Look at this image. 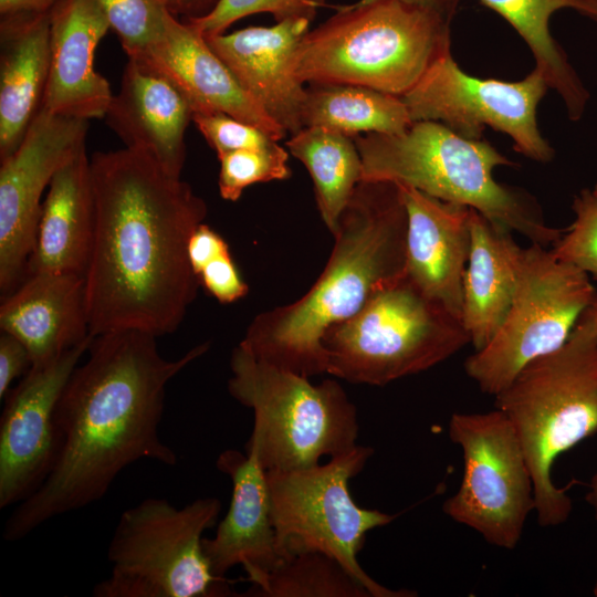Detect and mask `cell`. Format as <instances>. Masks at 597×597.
<instances>
[{
	"instance_id": "obj_7",
	"label": "cell",
	"mask_w": 597,
	"mask_h": 597,
	"mask_svg": "<svg viewBox=\"0 0 597 597\" xmlns=\"http://www.w3.org/2000/svg\"><path fill=\"white\" fill-rule=\"evenodd\" d=\"M228 391L253 410L245 451H254L265 471L314 467L357 446L356 406L335 379L317 385L308 377L255 358L240 344L230 358Z\"/></svg>"
},
{
	"instance_id": "obj_40",
	"label": "cell",
	"mask_w": 597,
	"mask_h": 597,
	"mask_svg": "<svg viewBox=\"0 0 597 597\" xmlns=\"http://www.w3.org/2000/svg\"><path fill=\"white\" fill-rule=\"evenodd\" d=\"M371 1H376V0H359L357 2L367 3ZM398 1L428 7V8L438 10L441 13L452 18L454 13L457 12L460 0H398Z\"/></svg>"
},
{
	"instance_id": "obj_26",
	"label": "cell",
	"mask_w": 597,
	"mask_h": 597,
	"mask_svg": "<svg viewBox=\"0 0 597 597\" xmlns=\"http://www.w3.org/2000/svg\"><path fill=\"white\" fill-rule=\"evenodd\" d=\"M500 14L525 41L549 88L562 97L568 117L583 116L589 93L552 36L551 17L561 9H573L597 22V0H479Z\"/></svg>"
},
{
	"instance_id": "obj_32",
	"label": "cell",
	"mask_w": 597,
	"mask_h": 597,
	"mask_svg": "<svg viewBox=\"0 0 597 597\" xmlns=\"http://www.w3.org/2000/svg\"><path fill=\"white\" fill-rule=\"evenodd\" d=\"M326 7V0H219L206 15L186 20L205 38L224 33L238 20L259 13L272 14L275 22L290 18H307Z\"/></svg>"
},
{
	"instance_id": "obj_5",
	"label": "cell",
	"mask_w": 597,
	"mask_h": 597,
	"mask_svg": "<svg viewBox=\"0 0 597 597\" xmlns=\"http://www.w3.org/2000/svg\"><path fill=\"white\" fill-rule=\"evenodd\" d=\"M354 142L362 180L407 185L467 206L531 243L553 245L563 233L546 224L528 198L495 180V168L515 163L488 140L465 138L439 122L416 121L400 134L368 133Z\"/></svg>"
},
{
	"instance_id": "obj_25",
	"label": "cell",
	"mask_w": 597,
	"mask_h": 597,
	"mask_svg": "<svg viewBox=\"0 0 597 597\" xmlns=\"http://www.w3.org/2000/svg\"><path fill=\"white\" fill-rule=\"evenodd\" d=\"M471 248L463 280L462 321L474 350L494 336L513 301L523 248L512 231L471 210Z\"/></svg>"
},
{
	"instance_id": "obj_33",
	"label": "cell",
	"mask_w": 597,
	"mask_h": 597,
	"mask_svg": "<svg viewBox=\"0 0 597 597\" xmlns=\"http://www.w3.org/2000/svg\"><path fill=\"white\" fill-rule=\"evenodd\" d=\"M575 219L551 249L561 262L570 264L597 281V196L583 189L574 197Z\"/></svg>"
},
{
	"instance_id": "obj_16",
	"label": "cell",
	"mask_w": 597,
	"mask_h": 597,
	"mask_svg": "<svg viewBox=\"0 0 597 597\" xmlns=\"http://www.w3.org/2000/svg\"><path fill=\"white\" fill-rule=\"evenodd\" d=\"M311 20L290 18L271 27H248L207 36L248 95L287 135L303 128L306 86L296 74V52Z\"/></svg>"
},
{
	"instance_id": "obj_29",
	"label": "cell",
	"mask_w": 597,
	"mask_h": 597,
	"mask_svg": "<svg viewBox=\"0 0 597 597\" xmlns=\"http://www.w3.org/2000/svg\"><path fill=\"white\" fill-rule=\"evenodd\" d=\"M253 597H371L336 559L305 552L285 559L244 594Z\"/></svg>"
},
{
	"instance_id": "obj_21",
	"label": "cell",
	"mask_w": 597,
	"mask_h": 597,
	"mask_svg": "<svg viewBox=\"0 0 597 597\" xmlns=\"http://www.w3.org/2000/svg\"><path fill=\"white\" fill-rule=\"evenodd\" d=\"M192 116L177 86L143 61L128 57L104 119L125 147L146 154L166 174L181 178L185 134Z\"/></svg>"
},
{
	"instance_id": "obj_14",
	"label": "cell",
	"mask_w": 597,
	"mask_h": 597,
	"mask_svg": "<svg viewBox=\"0 0 597 597\" xmlns=\"http://www.w3.org/2000/svg\"><path fill=\"white\" fill-rule=\"evenodd\" d=\"M88 121L41 108L18 148L0 165V291L25 276L42 210V195L55 172L86 142Z\"/></svg>"
},
{
	"instance_id": "obj_35",
	"label": "cell",
	"mask_w": 597,
	"mask_h": 597,
	"mask_svg": "<svg viewBox=\"0 0 597 597\" xmlns=\"http://www.w3.org/2000/svg\"><path fill=\"white\" fill-rule=\"evenodd\" d=\"M196 276L200 286L222 304L234 303L249 292L229 249L210 258L196 272Z\"/></svg>"
},
{
	"instance_id": "obj_1",
	"label": "cell",
	"mask_w": 597,
	"mask_h": 597,
	"mask_svg": "<svg viewBox=\"0 0 597 597\" xmlns=\"http://www.w3.org/2000/svg\"><path fill=\"white\" fill-rule=\"evenodd\" d=\"M156 338L124 329L92 339L56 406L53 468L7 519L6 541L22 540L49 520L100 501L119 473L142 459L177 463L159 434L167 386L210 344L166 359Z\"/></svg>"
},
{
	"instance_id": "obj_31",
	"label": "cell",
	"mask_w": 597,
	"mask_h": 597,
	"mask_svg": "<svg viewBox=\"0 0 597 597\" xmlns=\"http://www.w3.org/2000/svg\"><path fill=\"white\" fill-rule=\"evenodd\" d=\"M128 57L147 51L163 35L170 13L159 0H97Z\"/></svg>"
},
{
	"instance_id": "obj_17",
	"label": "cell",
	"mask_w": 597,
	"mask_h": 597,
	"mask_svg": "<svg viewBox=\"0 0 597 597\" xmlns=\"http://www.w3.org/2000/svg\"><path fill=\"white\" fill-rule=\"evenodd\" d=\"M217 469L229 476V510L213 537L202 540L203 553L218 577L241 565L256 584L283 562L272 522L266 471L254 451L223 450Z\"/></svg>"
},
{
	"instance_id": "obj_11",
	"label": "cell",
	"mask_w": 597,
	"mask_h": 597,
	"mask_svg": "<svg viewBox=\"0 0 597 597\" xmlns=\"http://www.w3.org/2000/svg\"><path fill=\"white\" fill-rule=\"evenodd\" d=\"M596 298L588 274L544 245L523 248L511 306L491 341L465 359V374L495 397L526 364L562 347Z\"/></svg>"
},
{
	"instance_id": "obj_41",
	"label": "cell",
	"mask_w": 597,
	"mask_h": 597,
	"mask_svg": "<svg viewBox=\"0 0 597 597\" xmlns=\"http://www.w3.org/2000/svg\"><path fill=\"white\" fill-rule=\"evenodd\" d=\"M586 501L590 504V506L594 509L596 516H597V471L591 478L589 491L586 495Z\"/></svg>"
},
{
	"instance_id": "obj_42",
	"label": "cell",
	"mask_w": 597,
	"mask_h": 597,
	"mask_svg": "<svg viewBox=\"0 0 597 597\" xmlns=\"http://www.w3.org/2000/svg\"><path fill=\"white\" fill-rule=\"evenodd\" d=\"M594 595L597 596V582L595 584V587H594V590H593Z\"/></svg>"
},
{
	"instance_id": "obj_24",
	"label": "cell",
	"mask_w": 597,
	"mask_h": 597,
	"mask_svg": "<svg viewBox=\"0 0 597 597\" xmlns=\"http://www.w3.org/2000/svg\"><path fill=\"white\" fill-rule=\"evenodd\" d=\"M0 160L12 154L42 107L50 65V13L1 17Z\"/></svg>"
},
{
	"instance_id": "obj_43",
	"label": "cell",
	"mask_w": 597,
	"mask_h": 597,
	"mask_svg": "<svg viewBox=\"0 0 597 597\" xmlns=\"http://www.w3.org/2000/svg\"><path fill=\"white\" fill-rule=\"evenodd\" d=\"M593 191H594L595 195L597 196V184H596V186L594 187Z\"/></svg>"
},
{
	"instance_id": "obj_6",
	"label": "cell",
	"mask_w": 597,
	"mask_h": 597,
	"mask_svg": "<svg viewBox=\"0 0 597 597\" xmlns=\"http://www.w3.org/2000/svg\"><path fill=\"white\" fill-rule=\"evenodd\" d=\"M512 423L534 483L541 526L567 521V488L552 481L555 460L597 431V345L568 339L526 364L495 396Z\"/></svg>"
},
{
	"instance_id": "obj_20",
	"label": "cell",
	"mask_w": 597,
	"mask_h": 597,
	"mask_svg": "<svg viewBox=\"0 0 597 597\" xmlns=\"http://www.w3.org/2000/svg\"><path fill=\"white\" fill-rule=\"evenodd\" d=\"M138 59L166 76L195 113L220 112L255 125L280 140L287 133L242 88L206 38L171 13L161 38Z\"/></svg>"
},
{
	"instance_id": "obj_37",
	"label": "cell",
	"mask_w": 597,
	"mask_h": 597,
	"mask_svg": "<svg viewBox=\"0 0 597 597\" xmlns=\"http://www.w3.org/2000/svg\"><path fill=\"white\" fill-rule=\"evenodd\" d=\"M174 17H184V21L208 14L219 0H159Z\"/></svg>"
},
{
	"instance_id": "obj_19",
	"label": "cell",
	"mask_w": 597,
	"mask_h": 597,
	"mask_svg": "<svg viewBox=\"0 0 597 597\" xmlns=\"http://www.w3.org/2000/svg\"><path fill=\"white\" fill-rule=\"evenodd\" d=\"M398 185L408 213L405 273L425 295L462 318L472 208Z\"/></svg>"
},
{
	"instance_id": "obj_36",
	"label": "cell",
	"mask_w": 597,
	"mask_h": 597,
	"mask_svg": "<svg viewBox=\"0 0 597 597\" xmlns=\"http://www.w3.org/2000/svg\"><path fill=\"white\" fill-rule=\"evenodd\" d=\"M32 367L27 346L15 336L1 331L0 335V399L11 389V384Z\"/></svg>"
},
{
	"instance_id": "obj_18",
	"label": "cell",
	"mask_w": 597,
	"mask_h": 597,
	"mask_svg": "<svg viewBox=\"0 0 597 597\" xmlns=\"http://www.w3.org/2000/svg\"><path fill=\"white\" fill-rule=\"evenodd\" d=\"M109 28L97 0H62L52 9L49 77L41 108L85 121L105 117L113 94L96 72L94 59Z\"/></svg>"
},
{
	"instance_id": "obj_39",
	"label": "cell",
	"mask_w": 597,
	"mask_h": 597,
	"mask_svg": "<svg viewBox=\"0 0 597 597\" xmlns=\"http://www.w3.org/2000/svg\"><path fill=\"white\" fill-rule=\"evenodd\" d=\"M568 339L597 345V298L580 315Z\"/></svg>"
},
{
	"instance_id": "obj_8",
	"label": "cell",
	"mask_w": 597,
	"mask_h": 597,
	"mask_svg": "<svg viewBox=\"0 0 597 597\" xmlns=\"http://www.w3.org/2000/svg\"><path fill=\"white\" fill-rule=\"evenodd\" d=\"M468 344L462 318L425 295L405 272L322 337L327 374L373 386L426 371Z\"/></svg>"
},
{
	"instance_id": "obj_23",
	"label": "cell",
	"mask_w": 597,
	"mask_h": 597,
	"mask_svg": "<svg viewBox=\"0 0 597 597\" xmlns=\"http://www.w3.org/2000/svg\"><path fill=\"white\" fill-rule=\"evenodd\" d=\"M94 228L91 166L84 145L55 172L50 182L25 276L36 273L85 275Z\"/></svg>"
},
{
	"instance_id": "obj_28",
	"label": "cell",
	"mask_w": 597,
	"mask_h": 597,
	"mask_svg": "<svg viewBox=\"0 0 597 597\" xmlns=\"http://www.w3.org/2000/svg\"><path fill=\"white\" fill-rule=\"evenodd\" d=\"M286 148L307 169L321 218L334 234L339 217L363 177L354 138L323 127H303L290 135Z\"/></svg>"
},
{
	"instance_id": "obj_15",
	"label": "cell",
	"mask_w": 597,
	"mask_h": 597,
	"mask_svg": "<svg viewBox=\"0 0 597 597\" xmlns=\"http://www.w3.org/2000/svg\"><path fill=\"white\" fill-rule=\"evenodd\" d=\"M92 339L48 364L32 366L3 398L0 418L1 509L28 499L51 472L56 455V406Z\"/></svg>"
},
{
	"instance_id": "obj_9",
	"label": "cell",
	"mask_w": 597,
	"mask_h": 597,
	"mask_svg": "<svg viewBox=\"0 0 597 597\" xmlns=\"http://www.w3.org/2000/svg\"><path fill=\"white\" fill-rule=\"evenodd\" d=\"M221 501L197 499L181 509L147 498L125 510L107 547L109 575L95 597H226V577L216 576L203 553V533L216 525Z\"/></svg>"
},
{
	"instance_id": "obj_2",
	"label": "cell",
	"mask_w": 597,
	"mask_h": 597,
	"mask_svg": "<svg viewBox=\"0 0 597 597\" xmlns=\"http://www.w3.org/2000/svg\"><path fill=\"white\" fill-rule=\"evenodd\" d=\"M95 228L85 274L93 337L181 325L200 286L187 245L208 208L181 178L127 147L90 158Z\"/></svg>"
},
{
	"instance_id": "obj_3",
	"label": "cell",
	"mask_w": 597,
	"mask_h": 597,
	"mask_svg": "<svg viewBox=\"0 0 597 597\" xmlns=\"http://www.w3.org/2000/svg\"><path fill=\"white\" fill-rule=\"evenodd\" d=\"M407 229L400 186L359 181L314 284L298 300L258 314L239 344L260 360L308 378L327 373L324 333L405 272Z\"/></svg>"
},
{
	"instance_id": "obj_10",
	"label": "cell",
	"mask_w": 597,
	"mask_h": 597,
	"mask_svg": "<svg viewBox=\"0 0 597 597\" xmlns=\"http://www.w3.org/2000/svg\"><path fill=\"white\" fill-rule=\"evenodd\" d=\"M373 454V448L357 444L323 464L266 471L277 549L284 561L305 552L333 557L371 597H412L415 591L389 589L374 580L357 559L366 534L397 517L358 506L349 492V481Z\"/></svg>"
},
{
	"instance_id": "obj_34",
	"label": "cell",
	"mask_w": 597,
	"mask_h": 597,
	"mask_svg": "<svg viewBox=\"0 0 597 597\" xmlns=\"http://www.w3.org/2000/svg\"><path fill=\"white\" fill-rule=\"evenodd\" d=\"M192 122L218 157L241 149L271 148L279 142L260 127L220 112L195 113Z\"/></svg>"
},
{
	"instance_id": "obj_30",
	"label": "cell",
	"mask_w": 597,
	"mask_h": 597,
	"mask_svg": "<svg viewBox=\"0 0 597 597\" xmlns=\"http://www.w3.org/2000/svg\"><path fill=\"white\" fill-rule=\"evenodd\" d=\"M220 196L237 201L251 185L291 177L289 153L279 144L266 149H241L218 157Z\"/></svg>"
},
{
	"instance_id": "obj_4",
	"label": "cell",
	"mask_w": 597,
	"mask_h": 597,
	"mask_svg": "<svg viewBox=\"0 0 597 597\" xmlns=\"http://www.w3.org/2000/svg\"><path fill=\"white\" fill-rule=\"evenodd\" d=\"M303 36L296 74L304 84H353L402 97L451 52L452 18L398 0L355 2Z\"/></svg>"
},
{
	"instance_id": "obj_22",
	"label": "cell",
	"mask_w": 597,
	"mask_h": 597,
	"mask_svg": "<svg viewBox=\"0 0 597 597\" xmlns=\"http://www.w3.org/2000/svg\"><path fill=\"white\" fill-rule=\"evenodd\" d=\"M0 328L27 346L32 366L48 364L91 341L85 275H27L2 297Z\"/></svg>"
},
{
	"instance_id": "obj_12",
	"label": "cell",
	"mask_w": 597,
	"mask_h": 597,
	"mask_svg": "<svg viewBox=\"0 0 597 597\" xmlns=\"http://www.w3.org/2000/svg\"><path fill=\"white\" fill-rule=\"evenodd\" d=\"M448 434L462 450L463 474L458 491L444 501L443 512L489 544L514 549L528 514L535 511V494L512 423L498 408L482 413L455 412Z\"/></svg>"
},
{
	"instance_id": "obj_38",
	"label": "cell",
	"mask_w": 597,
	"mask_h": 597,
	"mask_svg": "<svg viewBox=\"0 0 597 597\" xmlns=\"http://www.w3.org/2000/svg\"><path fill=\"white\" fill-rule=\"evenodd\" d=\"M62 0H0V15L50 13Z\"/></svg>"
},
{
	"instance_id": "obj_13",
	"label": "cell",
	"mask_w": 597,
	"mask_h": 597,
	"mask_svg": "<svg viewBox=\"0 0 597 597\" xmlns=\"http://www.w3.org/2000/svg\"><path fill=\"white\" fill-rule=\"evenodd\" d=\"M548 88L536 69L516 82L473 77L450 52L401 98L413 122H439L470 139H481L490 127L506 134L515 151L547 163L554 150L540 132L536 113Z\"/></svg>"
},
{
	"instance_id": "obj_27",
	"label": "cell",
	"mask_w": 597,
	"mask_h": 597,
	"mask_svg": "<svg viewBox=\"0 0 597 597\" xmlns=\"http://www.w3.org/2000/svg\"><path fill=\"white\" fill-rule=\"evenodd\" d=\"M412 123L399 96L353 84L311 83L306 87L303 127H323L354 138L362 133L400 134Z\"/></svg>"
}]
</instances>
